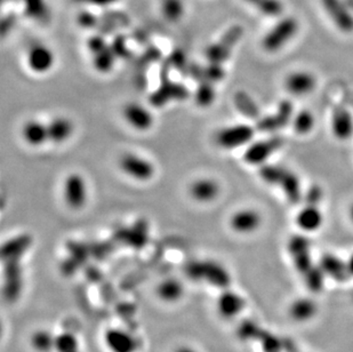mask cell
<instances>
[{
    "label": "cell",
    "mask_w": 353,
    "mask_h": 352,
    "mask_svg": "<svg viewBox=\"0 0 353 352\" xmlns=\"http://www.w3.org/2000/svg\"><path fill=\"white\" fill-rule=\"evenodd\" d=\"M104 342L111 352H137L139 342L130 333L120 329H108Z\"/></svg>",
    "instance_id": "7c38bea8"
},
{
    "label": "cell",
    "mask_w": 353,
    "mask_h": 352,
    "mask_svg": "<svg viewBox=\"0 0 353 352\" xmlns=\"http://www.w3.org/2000/svg\"><path fill=\"white\" fill-rule=\"evenodd\" d=\"M262 217L256 211L241 210L231 217V226L236 233H252L259 229Z\"/></svg>",
    "instance_id": "ffe728a7"
},
{
    "label": "cell",
    "mask_w": 353,
    "mask_h": 352,
    "mask_svg": "<svg viewBox=\"0 0 353 352\" xmlns=\"http://www.w3.org/2000/svg\"><path fill=\"white\" fill-rule=\"evenodd\" d=\"M323 189L319 186H312L310 189L307 190V195H305V203L307 205L318 206L323 199Z\"/></svg>",
    "instance_id": "60d3db41"
},
{
    "label": "cell",
    "mask_w": 353,
    "mask_h": 352,
    "mask_svg": "<svg viewBox=\"0 0 353 352\" xmlns=\"http://www.w3.org/2000/svg\"><path fill=\"white\" fill-rule=\"evenodd\" d=\"M304 280L307 284V289L312 292H320L323 287V282H325V273L319 266H314L304 275Z\"/></svg>",
    "instance_id": "74e56055"
},
{
    "label": "cell",
    "mask_w": 353,
    "mask_h": 352,
    "mask_svg": "<svg viewBox=\"0 0 353 352\" xmlns=\"http://www.w3.org/2000/svg\"><path fill=\"white\" fill-rule=\"evenodd\" d=\"M189 97L187 87L181 84L170 83L165 80L156 92L151 95V104L154 106H163L170 100H185Z\"/></svg>",
    "instance_id": "5bb4252c"
},
{
    "label": "cell",
    "mask_w": 353,
    "mask_h": 352,
    "mask_svg": "<svg viewBox=\"0 0 353 352\" xmlns=\"http://www.w3.org/2000/svg\"><path fill=\"white\" fill-rule=\"evenodd\" d=\"M314 127V116L310 111L303 110L297 113V116L294 119V128L297 134L304 135V134L310 133Z\"/></svg>",
    "instance_id": "8d00e7d4"
},
{
    "label": "cell",
    "mask_w": 353,
    "mask_h": 352,
    "mask_svg": "<svg viewBox=\"0 0 353 352\" xmlns=\"http://www.w3.org/2000/svg\"><path fill=\"white\" fill-rule=\"evenodd\" d=\"M116 61V55L111 46H105L103 50L94 55V68L99 72L107 73L112 70Z\"/></svg>",
    "instance_id": "1f68e13d"
},
{
    "label": "cell",
    "mask_w": 353,
    "mask_h": 352,
    "mask_svg": "<svg viewBox=\"0 0 353 352\" xmlns=\"http://www.w3.org/2000/svg\"><path fill=\"white\" fill-rule=\"evenodd\" d=\"M54 349L57 352H79V346L74 334L62 333L55 338Z\"/></svg>",
    "instance_id": "f35d334b"
},
{
    "label": "cell",
    "mask_w": 353,
    "mask_h": 352,
    "mask_svg": "<svg viewBox=\"0 0 353 352\" xmlns=\"http://www.w3.org/2000/svg\"><path fill=\"white\" fill-rule=\"evenodd\" d=\"M23 140L31 146H40L48 142L47 125L38 120H28L22 127Z\"/></svg>",
    "instance_id": "d4e9b609"
},
{
    "label": "cell",
    "mask_w": 353,
    "mask_h": 352,
    "mask_svg": "<svg viewBox=\"0 0 353 352\" xmlns=\"http://www.w3.org/2000/svg\"><path fill=\"white\" fill-rule=\"evenodd\" d=\"M147 223L140 221L132 229L118 230L116 238L119 242H123V243L130 244L132 246L140 248L147 243Z\"/></svg>",
    "instance_id": "484cf974"
},
{
    "label": "cell",
    "mask_w": 353,
    "mask_h": 352,
    "mask_svg": "<svg viewBox=\"0 0 353 352\" xmlns=\"http://www.w3.org/2000/svg\"><path fill=\"white\" fill-rule=\"evenodd\" d=\"M170 61L172 66H174V68H176L179 70L185 72V71L189 69V67H187V59H185V55H184L183 52H181V50H175V52L172 54Z\"/></svg>",
    "instance_id": "b9f144b4"
},
{
    "label": "cell",
    "mask_w": 353,
    "mask_h": 352,
    "mask_svg": "<svg viewBox=\"0 0 353 352\" xmlns=\"http://www.w3.org/2000/svg\"><path fill=\"white\" fill-rule=\"evenodd\" d=\"M175 352H196V350L192 349V348H189V346H181L179 349Z\"/></svg>",
    "instance_id": "c3c4849f"
},
{
    "label": "cell",
    "mask_w": 353,
    "mask_h": 352,
    "mask_svg": "<svg viewBox=\"0 0 353 352\" xmlns=\"http://www.w3.org/2000/svg\"><path fill=\"white\" fill-rule=\"evenodd\" d=\"M254 137V128L250 125H234L221 130L216 142L224 149H232L250 142Z\"/></svg>",
    "instance_id": "ba28073f"
},
{
    "label": "cell",
    "mask_w": 353,
    "mask_h": 352,
    "mask_svg": "<svg viewBox=\"0 0 353 352\" xmlns=\"http://www.w3.org/2000/svg\"><path fill=\"white\" fill-rule=\"evenodd\" d=\"M78 22L83 28L94 27L97 23V17H94L93 14L81 13L78 17Z\"/></svg>",
    "instance_id": "f6af8a7d"
},
{
    "label": "cell",
    "mask_w": 353,
    "mask_h": 352,
    "mask_svg": "<svg viewBox=\"0 0 353 352\" xmlns=\"http://www.w3.org/2000/svg\"><path fill=\"white\" fill-rule=\"evenodd\" d=\"M194 99L198 106L207 108L215 100V88L210 81H200L196 88Z\"/></svg>",
    "instance_id": "836d02e7"
},
{
    "label": "cell",
    "mask_w": 353,
    "mask_h": 352,
    "mask_svg": "<svg viewBox=\"0 0 353 352\" xmlns=\"http://www.w3.org/2000/svg\"><path fill=\"white\" fill-rule=\"evenodd\" d=\"M48 130V141L50 142L60 143L69 140L74 134V124L65 117H57L47 125Z\"/></svg>",
    "instance_id": "603a6c76"
},
{
    "label": "cell",
    "mask_w": 353,
    "mask_h": 352,
    "mask_svg": "<svg viewBox=\"0 0 353 352\" xmlns=\"http://www.w3.org/2000/svg\"><path fill=\"white\" fill-rule=\"evenodd\" d=\"M220 195V184L213 179H198L190 186V196L199 203H210Z\"/></svg>",
    "instance_id": "ac0fdd59"
},
{
    "label": "cell",
    "mask_w": 353,
    "mask_h": 352,
    "mask_svg": "<svg viewBox=\"0 0 353 352\" xmlns=\"http://www.w3.org/2000/svg\"><path fill=\"white\" fill-rule=\"evenodd\" d=\"M105 46H108L105 40L100 36L92 37L88 40V43H87V47H88V50H90V52H92L93 55L103 50Z\"/></svg>",
    "instance_id": "7bdbcfd3"
},
{
    "label": "cell",
    "mask_w": 353,
    "mask_h": 352,
    "mask_svg": "<svg viewBox=\"0 0 353 352\" xmlns=\"http://www.w3.org/2000/svg\"><path fill=\"white\" fill-rule=\"evenodd\" d=\"M22 289V275L19 261H6L3 269V296L7 300L17 299Z\"/></svg>",
    "instance_id": "4fadbf2b"
},
{
    "label": "cell",
    "mask_w": 353,
    "mask_h": 352,
    "mask_svg": "<svg viewBox=\"0 0 353 352\" xmlns=\"http://www.w3.org/2000/svg\"><path fill=\"white\" fill-rule=\"evenodd\" d=\"M119 165L123 173L140 182L150 181L156 173V168L151 162L135 153L123 155L120 158Z\"/></svg>",
    "instance_id": "277c9868"
},
{
    "label": "cell",
    "mask_w": 353,
    "mask_h": 352,
    "mask_svg": "<svg viewBox=\"0 0 353 352\" xmlns=\"http://www.w3.org/2000/svg\"><path fill=\"white\" fill-rule=\"evenodd\" d=\"M310 249V240L302 235H295L288 242V252L293 257L297 271L303 276L314 266L311 260Z\"/></svg>",
    "instance_id": "8992f818"
},
{
    "label": "cell",
    "mask_w": 353,
    "mask_h": 352,
    "mask_svg": "<svg viewBox=\"0 0 353 352\" xmlns=\"http://www.w3.org/2000/svg\"><path fill=\"white\" fill-rule=\"evenodd\" d=\"M54 62L53 52L43 45H34L28 53V66L34 72H48L53 68Z\"/></svg>",
    "instance_id": "9a60e30c"
},
{
    "label": "cell",
    "mask_w": 353,
    "mask_h": 352,
    "mask_svg": "<svg viewBox=\"0 0 353 352\" xmlns=\"http://www.w3.org/2000/svg\"><path fill=\"white\" fill-rule=\"evenodd\" d=\"M332 128L335 137L341 141H345L353 134V119L350 113L342 106L334 110Z\"/></svg>",
    "instance_id": "cb8c5ba5"
},
{
    "label": "cell",
    "mask_w": 353,
    "mask_h": 352,
    "mask_svg": "<svg viewBox=\"0 0 353 352\" xmlns=\"http://www.w3.org/2000/svg\"><path fill=\"white\" fill-rule=\"evenodd\" d=\"M210 282L215 287L228 289L230 286V273L215 261H201V280Z\"/></svg>",
    "instance_id": "e0dca14e"
},
{
    "label": "cell",
    "mask_w": 353,
    "mask_h": 352,
    "mask_svg": "<svg viewBox=\"0 0 353 352\" xmlns=\"http://www.w3.org/2000/svg\"><path fill=\"white\" fill-rule=\"evenodd\" d=\"M294 106L290 101H281L276 113L264 117L257 123V130L260 132H274L286 126L293 116Z\"/></svg>",
    "instance_id": "30bf717a"
},
{
    "label": "cell",
    "mask_w": 353,
    "mask_h": 352,
    "mask_svg": "<svg viewBox=\"0 0 353 352\" xmlns=\"http://www.w3.org/2000/svg\"><path fill=\"white\" fill-rule=\"evenodd\" d=\"M234 104H236L240 113L248 117V118H259V116H260L259 106L254 102L253 99L245 92L236 93Z\"/></svg>",
    "instance_id": "4dcf8cb0"
},
{
    "label": "cell",
    "mask_w": 353,
    "mask_h": 352,
    "mask_svg": "<svg viewBox=\"0 0 353 352\" xmlns=\"http://www.w3.org/2000/svg\"><path fill=\"white\" fill-rule=\"evenodd\" d=\"M243 28L239 24L232 26L229 30L221 37L216 43L207 47L206 57L210 63L222 64L230 57L236 43L243 36Z\"/></svg>",
    "instance_id": "3957f363"
},
{
    "label": "cell",
    "mask_w": 353,
    "mask_h": 352,
    "mask_svg": "<svg viewBox=\"0 0 353 352\" xmlns=\"http://www.w3.org/2000/svg\"><path fill=\"white\" fill-rule=\"evenodd\" d=\"M183 285L175 278L163 280L157 289L160 300L165 302H176L183 296Z\"/></svg>",
    "instance_id": "f1b7e54d"
},
{
    "label": "cell",
    "mask_w": 353,
    "mask_h": 352,
    "mask_svg": "<svg viewBox=\"0 0 353 352\" xmlns=\"http://www.w3.org/2000/svg\"><path fill=\"white\" fill-rule=\"evenodd\" d=\"M347 266L349 275H350V277H353V254L350 256V259L347 260Z\"/></svg>",
    "instance_id": "7dc6e473"
},
{
    "label": "cell",
    "mask_w": 353,
    "mask_h": 352,
    "mask_svg": "<svg viewBox=\"0 0 353 352\" xmlns=\"http://www.w3.org/2000/svg\"><path fill=\"white\" fill-rule=\"evenodd\" d=\"M260 176L269 184L280 186L290 203L300 202L302 197L300 179L293 172L276 165H264L260 168Z\"/></svg>",
    "instance_id": "6da1fadb"
},
{
    "label": "cell",
    "mask_w": 353,
    "mask_h": 352,
    "mask_svg": "<svg viewBox=\"0 0 353 352\" xmlns=\"http://www.w3.org/2000/svg\"><path fill=\"white\" fill-rule=\"evenodd\" d=\"M69 251L71 253V259H74L78 263L85 262L90 252V249L79 243H70Z\"/></svg>",
    "instance_id": "ab89813d"
},
{
    "label": "cell",
    "mask_w": 353,
    "mask_h": 352,
    "mask_svg": "<svg viewBox=\"0 0 353 352\" xmlns=\"http://www.w3.org/2000/svg\"><path fill=\"white\" fill-rule=\"evenodd\" d=\"M123 118L135 130L145 132L154 126V116L145 106L140 104H127L123 106Z\"/></svg>",
    "instance_id": "8fae6325"
},
{
    "label": "cell",
    "mask_w": 353,
    "mask_h": 352,
    "mask_svg": "<svg viewBox=\"0 0 353 352\" xmlns=\"http://www.w3.org/2000/svg\"><path fill=\"white\" fill-rule=\"evenodd\" d=\"M26 12L34 20L45 22L48 19V8L45 0H23Z\"/></svg>",
    "instance_id": "e575fe53"
},
{
    "label": "cell",
    "mask_w": 353,
    "mask_h": 352,
    "mask_svg": "<svg viewBox=\"0 0 353 352\" xmlns=\"http://www.w3.org/2000/svg\"><path fill=\"white\" fill-rule=\"evenodd\" d=\"M283 146V139L274 137L265 141L254 143L246 150L243 158L252 165H260L264 163L272 153H276Z\"/></svg>",
    "instance_id": "9c48e42d"
},
{
    "label": "cell",
    "mask_w": 353,
    "mask_h": 352,
    "mask_svg": "<svg viewBox=\"0 0 353 352\" xmlns=\"http://www.w3.org/2000/svg\"><path fill=\"white\" fill-rule=\"evenodd\" d=\"M352 299H353V293H352Z\"/></svg>",
    "instance_id": "f5cc1de1"
},
{
    "label": "cell",
    "mask_w": 353,
    "mask_h": 352,
    "mask_svg": "<svg viewBox=\"0 0 353 352\" xmlns=\"http://www.w3.org/2000/svg\"><path fill=\"white\" fill-rule=\"evenodd\" d=\"M297 226H300L301 229L307 233L311 231H316L319 229L321 224H323V215L318 210V206L314 205H307L304 207L303 210L299 213L296 217Z\"/></svg>",
    "instance_id": "4316f807"
},
{
    "label": "cell",
    "mask_w": 353,
    "mask_h": 352,
    "mask_svg": "<svg viewBox=\"0 0 353 352\" xmlns=\"http://www.w3.org/2000/svg\"><path fill=\"white\" fill-rule=\"evenodd\" d=\"M31 346L38 352H50L55 346V338L47 331H37L31 336Z\"/></svg>",
    "instance_id": "d6a6232c"
},
{
    "label": "cell",
    "mask_w": 353,
    "mask_h": 352,
    "mask_svg": "<svg viewBox=\"0 0 353 352\" xmlns=\"http://www.w3.org/2000/svg\"><path fill=\"white\" fill-rule=\"evenodd\" d=\"M111 48L114 50V55L118 57H126L128 55V50H127L126 43L123 37H117L114 39V43L111 45Z\"/></svg>",
    "instance_id": "ee69618b"
},
{
    "label": "cell",
    "mask_w": 353,
    "mask_h": 352,
    "mask_svg": "<svg viewBox=\"0 0 353 352\" xmlns=\"http://www.w3.org/2000/svg\"><path fill=\"white\" fill-rule=\"evenodd\" d=\"M77 3H88V5H94V6H109L116 3L117 0H74Z\"/></svg>",
    "instance_id": "bcb514c9"
},
{
    "label": "cell",
    "mask_w": 353,
    "mask_h": 352,
    "mask_svg": "<svg viewBox=\"0 0 353 352\" xmlns=\"http://www.w3.org/2000/svg\"><path fill=\"white\" fill-rule=\"evenodd\" d=\"M32 238L29 235H21L13 239L8 240L0 247V259L6 261H19L21 256L30 248Z\"/></svg>",
    "instance_id": "44dd1931"
},
{
    "label": "cell",
    "mask_w": 353,
    "mask_h": 352,
    "mask_svg": "<svg viewBox=\"0 0 353 352\" xmlns=\"http://www.w3.org/2000/svg\"><path fill=\"white\" fill-rule=\"evenodd\" d=\"M320 268L323 273L336 282H345L350 278L347 271V262L333 254H325L320 260Z\"/></svg>",
    "instance_id": "7402d4cb"
},
{
    "label": "cell",
    "mask_w": 353,
    "mask_h": 352,
    "mask_svg": "<svg viewBox=\"0 0 353 352\" xmlns=\"http://www.w3.org/2000/svg\"><path fill=\"white\" fill-rule=\"evenodd\" d=\"M323 8L336 26L344 34L353 32V14L343 0H321Z\"/></svg>",
    "instance_id": "52a82bcc"
},
{
    "label": "cell",
    "mask_w": 353,
    "mask_h": 352,
    "mask_svg": "<svg viewBox=\"0 0 353 352\" xmlns=\"http://www.w3.org/2000/svg\"><path fill=\"white\" fill-rule=\"evenodd\" d=\"M350 215H351V219H352V222H353V205H352V206H351Z\"/></svg>",
    "instance_id": "f907efd6"
},
{
    "label": "cell",
    "mask_w": 353,
    "mask_h": 352,
    "mask_svg": "<svg viewBox=\"0 0 353 352\" xmlns=\"http://www.w3.org/2000/svg\"><path fill=\"white\" fill-rule=\"evenodd\" d=\"M3 322L0 320V340H1V338H3Z\"/></svg>",
    "instance_id": "681fc988"
},
{
    "label": "cell",
    "mask_w": 353,
    "mask_h": 352,
    "mask_svg": "<svg viewBox=\"0 0 353 352\" xmlns=\"http://www.w3.org/2000/svg\"><path fill=\"white\" fill-rule=\"evenodd\" d=\"M243 308L245 301L243 297L232 291H224L217 299V311L223 318H234L243 311Z\"/></svg>",
    "instance_id": "d6986e66"
},
{
    "label": "cell",
    "mask_w": 353,
    "mask_h": 352,
    "mask_svg": "<svg viewBox=\"0 0 353 352\" xmlns=\"http://www.w3.org/2000/svg\"><path fill=\"white\" fill-rule=\"evenodd\" d=\"M64 202L72 210L78 211L85 206L88 197L86 179L83 175L72 173L64 181Z\"/></svg>",
    "instance_id": "5b68a950"
},
{
    "label": "cell",
    "mask_w": 353,
    "mask_h": 352,
    "mask_svg": "<svg viewBox=\"0 0 353 352\" xmlns=\"http://www.w3.org/2000/svg\"><path fill=\"white\" fill-rule=\"evenodd\" d=\"M316 77L307 71H295L287 77L286 88L295 97H304L310 94L316 87Z\"/></svg>",
    "instance_id": "2e32d148"
},
{
    "label": "cell",
    "mask_w": 353,
    "mask_h": 352,
    "mask_svg": "<svg viewBox=\"0 0 353 352\" xmlns=\"http://www.w3.org/2000/svg\"><path fill=\"white\" fill-rule=\"evenodd\" d=\"M300 30V23L295 17H283L264 36L262 47L269 53H276L286 46Z\"/></svg>",
    "instance_id": "7a4b0ae2"
},
{
    "label": "cell",
    "mask_w": 353,
    "mask_h": 352,
    "mask_svg": "<svg viewBox=\"0 0 353 352\" xmlns=\"http://www.w3.org/2000/svg\"><path fill=\"white\" fill-rule=\"evenodd\" d=\"M245 1L255 7L265 17H279L283 12V3L281 0H245Z\"/></svg>",
    "instance_id": "f546056e"
},
{
    "label": "cell",
    "mask_w": 353,
    "mask_h": 352,
    "mask_svg": "<svg viewBox=\"0 0 353 352\" xmlns=\"http://www.w3.org/2000/svg\"><path fill=\"white\" fill-rule=\"evenodd\" d=\"M161 10L170 22H176L183 17L184 3L182 0H163Z\"/></svg>",
    "instance_id": "d590c367"
},
{
    "label": "cell",
    "mask_w": 353,
    "mask_h": 352,
    "mask_svg": "<svg viewBox=\"0 0 353 352\" xmlns=\"http://www.w3.org/2000/svg\"><path fill=\"white\" fill-rule=\"evenodd\" d=\"M349 1H350V3L353 5V0H349Z\"/></svg>",
    "instance_id": "816d5d0a"
},
{
    "label": "cell",
    "mask_w": 353,
    "mask_h": 352,
    "mask_svg": "<svg viewBox=\"0 0 353 352\" xmlns=\"http://www.w3.org/2000/svg\"><path fill=\"white\" fill-rule=\"evenodd\" d=\"M318 311L316 302L310 299H299L294 301L290 306V318L295 322H307L314 318Z\"/></svg>",
    "instance_id": "83f0119b"
}]
</instances>
